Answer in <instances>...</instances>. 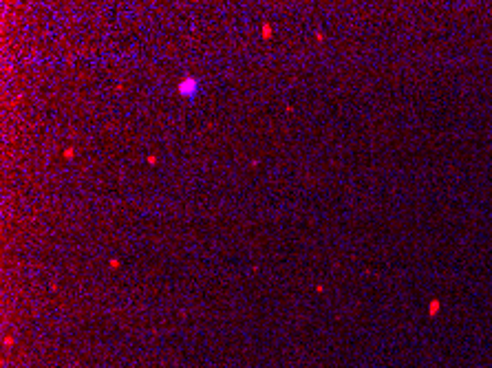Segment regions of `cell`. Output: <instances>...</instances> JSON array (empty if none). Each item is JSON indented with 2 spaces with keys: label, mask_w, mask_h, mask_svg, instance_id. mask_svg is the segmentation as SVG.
Returning <instances> with one entry per match:
<instances>
[{
  "label": "cell",
  "mask_w": 492,
  "mask_h": 368,
  "mask_svg": "<svg viewBox=\"0 0 492 368\" xmlns=\"http://www.w3.org/2000/svg\"><path fill=\"white\" fill-rule=\"evenodd\" d=\"M179 93H181L183 97H194L196 93H199V80L196 77H183V82L179 84Z\"/></svg>",
  "instance_id": "cell-1"
}]
</instances>
